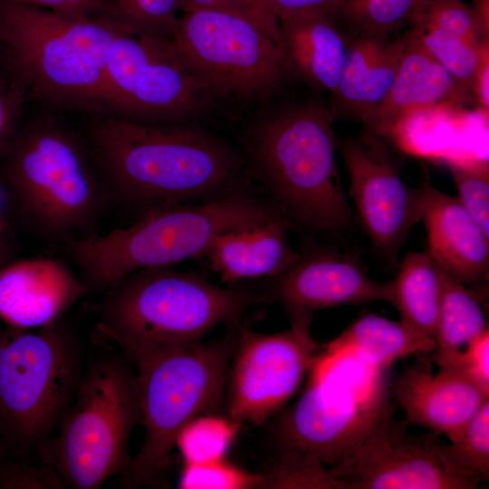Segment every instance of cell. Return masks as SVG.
<instances>
[{"label":"cell","mask_w":489,"mask_h":489,"mask_svg":"<svg viewBox=\"0 0 489 489\" xmlns=\"http://www.w3.org/2000/svg\"><path fill=\"white\" fill-rule=\"evenodd\" d=\"M455 184L456 198L489 236V169L484 160L446 158Z\"/></svg>","instance_id":"cell-33"},{"label":"cell","mask_w":489,"mask_h":489,"mask_svg":"<svg viewBox=\"0 0 489 489\" xmlns=\"http://www.w3.org/2000/svg\"><path fill=\"white\" fill-rule=\"evenodd\" d=\"M345 0H267L277 18L300 12L320 11L331 15L339 14Z\"/></svg>","instance_id":"cell-41"},{"label":"cell","mask_w":489,"mask_h":489,"mask_svg":"<svg viewBox=\"0 0 489 489\" xmlns=\"http://www.w3.org/2000/svg\"><path fill=\"white\" fill-rule=\"evenodd\" d=\"M141 422L133 365L122 352L98 355L83 369L57 435L41 445L43 464L66 486L98 488L128 467L129 439Z\"/></svg>","instance_id":"cell-9"},{"label":"cell","mask_w":489,"mask_h":489,"mask_svg":"<svg viewBox=\"0 0 489 489\" xmlns=\"http://www.w3.org/2000/svg\"><path fill=\"white\" fill-rule=\"evenodd\" d=\"M7 263L6 246H0V267Z\"/></svg>","instance_id":"cell-45"},{"label":"cell","mask_w":489,"mask_h":489,"mask_svg":"<svg viewBox=\"0 0 489 489\" xmlns=\"http://www.w3.org/2000/svg\"><path fill=\"white\" fill-rule=\"evenodd\" d=\"M393 281L394 306L402 321L418 336L434 341L438 321L443 270L428 253H408Z\"/></svg>","instance_id":"cell-25"},{"label":"cell","mask_w":489,"mask_h":489,"mask_svg":"<svg viewBox=\"0 0 489 489\" xmlns=\"http://www.w3.org/2000/svg\"><path fill=\"white\" fill-rule=\"evenodd\" d=\"M422 219L433 260L451 277L473 290L488 282L489 236L463 207L456 197L425 182Z\"/></svg>","instance_id":"cell-19"},{"label":"cell","mask_w":489,"mask_h":489,"mask_svg":"<svg viewBox=\"0 0 489 489\" xmlns=\"http://www.w3.org/2000/svg\"><path fill=\"white\" fill-rule=\"evenodd\" d=\"M233 326L216 340L159 350L130 361L145 436L120 475L123 485L140 488L161 482L181 429L197 417L216 414L238 335V322Z\"/></svg>","instance_id":"cell-6"},{"label":"cell","mask_w":489,"mask_h":489,"mask_svg":"<svg viewBox=\"0 0 489 489\" xmlns=\"http://www.w3.org/2000/svg\"><path fill=\"white\" fill-rule=\"evenodd\" d=\"M171 43L185 69L214 96L267 95L289 64L280 35L230 11H184Z\"/></svg>","instance_id":"cell-11"},{"label":"cell","mask_w":489,"mask_h":489,"mask_svg":"<svg viewBox=\"0 0 489 489\" xmlns=\"http://www.w3.org/2000/svg\"><path fill=\"white\" fill-rule=\"evenodd\" d=\"M446 460L477 485L489 478V400L466 426L459 439L441 442Z\"/></svg>","instance_id":"cell-29"},{"label":"cell","mask_w":489,"mask_h":489,"mask_svg":"<svg viewBox=\"0 0 489 489\" xmlns=\"http://www.w3.org/2000/svg\"><path fill=\"white\" fill-rule=\"evenodd\" d=\"M391 391L404 411L406 424L444 435L450 442L461 437L489 400V394L454 368H439L434 375L418 366L406 367L395 379Z\"/></svg>","instance_id":"cell-17"},{"label":"cell","mask_w":489,"mask_h":489,"mask_svg":"<svg viewBox=\"0 0 489 489\" xmlns=\"http://www.w3.org/2000/svg\"><path fill=\"white\" fill-rule=\"evenodd\" d=\"M435 345L434 341L418 336L400 321L368 313L320 349L329 354L350 351L372 367L387 370L396 360L431 351Z\"/></svg>","instance_id":"cell-24"},{"label":"cell","mask_w":489,"mask_h":489,"mask_svg":"<svg viewBox=\"0 0 489 489\" xmlns=\"http://www.w3.org/2000/svg\"><path fill=\"white\" fill-rule=\"evenodd\" d=\"M438 435L408 433L389 413L360 447L329 469L344 489H475L440 450Z\"/></svg>","instance_id":"cell-14"},{"label":"cell","mask_w":489,"mask_h":489,"mask_svg":"<svg viewBox=\"0 0 489 489\" xmlns=\"http://www.w3.org/2000/svg\"><path fill=\"white\" fill-rule=\"evenodd\" d=\"M350 196L364 232L391 270L408 233L422 219L425 183L408 186L385 147L375 139L347 141L341 149Z\"/></svg>","instance_id":"cell-15"},{"label":"cell","mask_w":489,"mask_h":489,"mask_svg":"<svg viewBox=\"0 0 489 489\" xmlns=\"http://www.w3.org/2000/svg\"><path fill=\"white\" fill-rule=\"evenodd\" d=\"M312 319L291 321L276 333H261L239 325L229 364L226 417L237 426H260L283 410L307 376L318 343L310 331Z\"/></svg>","instance_id":"cell-13"},{"label":"cell","mask_w":489,"mask_h":489,"mask_svg":"<svg viewBox=\"0 0 489 489\" xmlns=\"http://www.w3.org/2000/svg\"><path fill=\"white\" fill-rule=\"evenodd\" d=\"M57 473L48 465L0 462V488H65Z\"/></svg>","instance_id":"cell-36"},{"label":"cell","mask_w":489,"mask_h":489,"mask_svg":"<svg viewBox=\"0 0 489 489\" xmlns=\"http://www.w3.org/2000/svg\"><path fill=\"white\" fill-rule=\"evenodd\" d=\"M488 58H486L474 81V83L476 84L478 98L486 109L488 108Z\"/></svg>","instance_id":"cell-42"},{"label":"cell","mask_w":489,"mask_h":489,"mask_svg":"<svg viewBox=\"0 0 489 489\" xmlns=\"http://www.w3.org/2000/svg\"><path fill=\"white\" fill-rule=\"evenodd\" d=\"M445 368L458 369L484 392L489 394L488 329L472 341L448 367Z\"/></svg>","instance_id":"cell-39"},{"label":"cell","mask_w":489,"mask_h":489,"mask_svg":"<svg viewBox=\"0 0 489 489\" xmlns=\"http://www.w3.org/2000/svg\"><path fill=\"white\" fill-rule=\"evenodd\" d=\"M214 97L182 65L171 39L126 29L112 41L103 90L111 115L145 123L187 118Z\"/></svg>","instance_id":"cell-12"},{"label":"cell","mask_w":489,"mask_h":489,"mask_svg":"<svg viewBox=\"0 0 489 489\" xmlns=\"http://www.w3.org/2000/svg\"><path fill=\"white\" fill-rule=\"evenodd\" d=\"M334 15L306 11L278 18L281 39L291 63L308 82L336 93L347 43Z\"/></svg>","instance_id":"cell-23"},{"label":"cell","mask_w":489,"mask_h":489,"mask_svg":"<svg viewBox=\"0 0 489 489\" xmlns=\"http://www.w3.org/2000/svg\"><path fill=\"white\" fill-rule=\"evenodd\" d=\"M239 426L226 417L202 415L185 426L176 446L185 464H201L224 458Z\"/></svg>","instance_id":"cell-28"},{"label":"cell","mask_w":489,"mask_h":489,"mask_svg":"<svg viewBox=\"0 0 489 489\" xmlns=\"http://www.w3.org/2000/svg\"><path fill=\"white\" fill-rule=\"evenodd\" d=\"M78 341L61 319L36 329L0 327V422L5 439L28 449L49 439L82 375Z\"/></svg>","instance_id":"cell-10"},{"label":"cell","mask_w":489,"mask_h":489,"mask_svg":"<svg viewBox=\"0 0 489 489\" xmlns=\"http://www.w3.org/2000/svg\"><path fill=\"white\" fill-rule=\"evenodd\" d=\"M266 5L267 7L270 9L269 5H268V3H267V0H262ZM271 10V9H270ZM272 11V10H271ZM275 15V14H274Z\"/></svg>","instance_id":"cell-46"},{"label":"cell","mask_w":489,"mask_h":489,"mask_svg":"<svg viewBox=\"0 0 489 489\" xmlns=\"http://www.w3.org/2000/svg\"><path fill=\"white\" fill-rule=\"evenodd\" d=\"M269 302L282 305L290 321L312 319L329 307L387 302L394 305L393 281L370 278L359 257L330 250H308L279 275L268 279Z\"/></svg>","instance_id":"cell-16"},{"label":"cell","mask_w":489,"mask_h":489,"mask_svg":"<svg viewBox=\"0 0 489 489\" xmlns=\"http://www.w3.org/2000/svg\"><path fill=\"white\" fill-rule=\"evenodd\" d=\"M407 38L360 33L347 43L339 85L338 103L369 121L387 97L395 79Z\"/></svg>","instance_id":"cell-21"},{"label":"cell","mask_w":489,"mask_h":489,"mask_svg":"<svg viewBox=\"0 0 489 489\" xmlns=\"http://www.w3.org/2000/svg\"><path fill=\"white\" fill-rule=\"evenodd\" d=\"M104 292L96 327L129 361L201 340L269 302L262 292L222 288L173 265L139 270Z\"/></svg>","instance_id":"cell-4"},{"label":"cell","mask_w":489,"mask_h":489,"mask_svg":"<svg viewBox=\"0 0 489 489\" xmlns=\"http://www.w3.org/2000/svg\"><path fill=\"white\" fill-rule=\"evenodd\" d=\"M87 290L67 265L32 258L0 267V319L9 326L36 329L62 315Z\"/></svg>","instance_id":"cell-18"},{"label":"cell","mask_w":489,"mask_h":489,"mask_svg":"<svg viewBox=\"0 0 489 489\" xmlns=\"http://www.w3.org/2000/svg\"><path fill=\"white\" fill-rule=\"evenodd\" d=\"M91 152L111 199L140 215L215 200L247 185L238 155L195 127L110 115L94 128Z\"/></svg>","instance_id":"cell-1"},{"label":"cell","mask_w":489,"mask_h":489,"mask_svg":"<svg viewBox=\"0 0 489 489\" xmlns=\"http://www.w3.org/2000/svg\"><path fill=\"white\" fill-rule=\"evenodd\" d=\"M277 219L286 220L247 184L215 200L151 210L127 227L93 231L63 244L87 290L104 292L139 270L202 256L222 233Z\"/></svg>","instance_id":"cell-2"},{"label":"cell","mask_w":489,"mask_h":489,"mask_svg":"<svg viewBox=\"0 0 489 489\" xmlns=\"http://www.w3.org/2000/svg\"><path fill=\"white\" fill-rule=\"evenodd\" d=\"M10 230L9 221L6 216L0 214V246H6Z\"/></svg>","instance_id":"cell-43"},{"label":"cell","mask_w":489,"mask_h":489,"mask_svg":"<svg viewBox=\"0 0 489 489\" xmlns=\"http://www.w3.org/2000/svg\"><path fill=\"white\" fill-rule=\"evenodd\" d=\"M443 270V269H442ZM478 293L443 270V287L436 332L435 362L448 367L488 329Z\"/></svg>","instance_id":"cell-26"},{"label":"cell","mask_w":489,"mask_h":489,"mask_svg":"<svg viewBox=\"0 0 489 489\" xmlns=\"http://www.w3.org/2000/svg\"><path fill=\"white\" fill-rule=\"evenodd\" d=\"M264 488L344 489L321 461L306 453L280 451L266 473Z\"/></svg>","instance_id":"cell-30"},{"label":"cell","mask_w":489,"mask_h":489,"mask_svg":"<svg viewBox=\"0 0 489 489\" xmlns=\"http://www.w3.org/2000/svg\"><path fill=\"white\" fill-rule=\"evenodd\" d=\"M183 489H251L264 488L263 474L245 471L224 458L185 464L178 480Z\"/></svg>","instance_id":"cell-35"},{"label":"cell","mask_w":489,"mask_h":489,"mask_svg":"<svg viewBox=\"0 0 489 489\" xmlns=\"http://www.w3.org/2000/svg\"><path fill=\"white\" fill-rule=\"evenodd\" d=\"M410 26V31L455 80L474 83L483 62L488 58L487 46L477 50L436 28Z\"/></svg>","instance_id":"cell-31"},{"label":"cell","mask_w":489,"mask_h":489,"mask_svg":"<svg viewBox=\"0 0 489 489\" xmlns=\"http://www.w3.org/2000/svg\"><path fill=\"white\" fill-rule=\"evenodd\" d=\"M45 8L72 17L110 16L113 13L108 0H5ZM115 19V18H114Z\"/></svg>","instance_id":"cell-40"},{"label":"cell","mask_w":489,"mask_h":489,"mask_svg":"<svg viewBox=\"0 0 489 489\" xmlns=\"http://www.w3.org/2000/svg\"><path fill=\"white\" fill-rule=\"evenodd\" d=\"M126 29L110 16L72 17L0 0V47L11 79L53 108L104 110L108 52Z\"/></svg>","instance_id":"cell-3"},{"label":"cell","mask_w":489,"mask_h":489,"mask_svg":"<svg viewBox=\"0 0 489 489\" xmlns=\"http://www.w3.org/2000/svg\"><path fill=\"white\" fill-rule=\"evenodd\" d=\"M5 156L9 193L35 230L62 242L95 231L111 197L91 152L69 129L37 120L17 135Z\"/></svg>","instance_id":"cell-7"},{"label":"cell","mask_w":489,"mask_h":489,"mask_svg":"<svg viewBox=\"0 0 489 489\" xmlns=\"http://www.w3.org/2000/svg\"><path fill=\"white\" fill-rule=\"evenodd\" d=\"M113 17L131 31L171 39L180 0H108Z\"/></svg>","instance_id":"cell-32"},{"label":"cell","mask_w":489,"mask_h":489,"mask_svg":"<svg viewBox=\"0 0 489 489\" xmlns=\"http://www.w3.org/2000/svg\"><path fill=\"white\" fill-rule=\"evenodd\" d=\"M333 118L316 105L292 108L260 120L247 137L264 196L290 225L323 234L354 222L336 168Z\"/></svg>","instance_id":"cell-5"},{"label":"cell","mask_w":489,"mask_h":489,"mask_svg":"<svg viewBox=\"0 0 489 489\" xmlns=\"http://www.w3.org/2000/svg\"><path fill=\"white\" fill-rule=\"evenodd\" d=\"M289 226L286 220L277 219L222 233L211 241L202 257L225 283L273 278L300 255L288 243Z\"/></svg>","instance_id":"cell-20"},{"label":"cell","mask_w":489,"mask_h":489,"mask_svg":"<svg viewBox=\"0 0 489 489\" xmlns=\"http://www.w3.org/2000/svg\"><path fill=\"white\" fill-rule=\"evenodd\" d=\"M26 94L13 79L0 78V157L5 156L17 137Z\"/></svg>","instance_id":"cell-37"},{"label":"cell","mask_w":489,"mask_h":489,"mask_svg":"<svg viewBox=\"0 0 489 489\" xmlns=\"http://www.w3.org/2000/svg\"><path fill=\"white\" fill-rule=\"evenodd\" d=\"M307 377L302 392L278 419L277 452L311 454L333 467L394 411L388 369L350 351L329 354L319 347Z\"/></svg>","instance_id":"cell-8"},{"label":"cell","mask_w":489,"mask_h":489,"mask_svg":"<svg viewBox=\"0 0 489 489\" xmlns=\"http://www.w3.org/2000/svg\"><path fill=\"white\" fill-rule=\"evenodd\" d=\"M180 9L225 10L245 15L281 36L278 18L262 0H180Z\"/></svg>","instance_id":"cell-38"},{"label":"cell","mask_w":489,"mask_h":489,"mask_svg":"<svg viewBox=\"0 0 489 489\" xmlns=\"http://www.w3.org/2000/svg\"><path fill=\"white\" fill-rule=\"evenodd\" d=\"M419 0H345L339 13L361 33L387 34L408 23Z\"/></svg>","instance_id":"cell-34"},{"label":"cell","mask_w":489,"mask_h":489,"mask_svg":"<svg viewBox=\"0 0 489 489\" xmlns=\"http://www.w3.org/2000/svg\"><path fill=\"white\" fill-rule=\"evenodd\" d=\"M5 436L2 429V425L0 422V462L4 460V451H5Z\"/></svg>","instance_id":"cell-44"},{"label":"cell","mask_w":489,"mask_h":489,"mask_svg":"<svg viewBox=\"0 0 489 489\" xmlns=\"http://www.w3.org/2000/svg\"><path fill=\"white\" fill-rule=\"evenodd\" d=\"M391 88L369 122L380 131H393L413 111L449 100L455 79L410 31Z\"/></svg>","instance_id":"cell-22"},{"label":"cell","mask_w":489,"mask_h":489,"mask_svg":"<svg viewBox=\"0 0 489 489\" xmlns=\"http://www.w3.org/2000/svg\"><path fill=\"white\" fill-rule=\"evenodd\" d=\"M408 23L436 28L477 50L487 46L488 32L462 0H419Z\"/></svg>","instance_id":"cell-27"}]
</instances>
